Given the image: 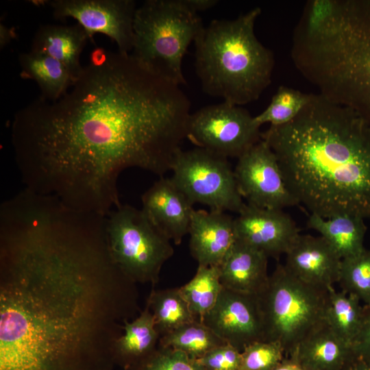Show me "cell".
<instances>
[{
    "label": "cell",
    "mask_w": 370,
    "mask_h": 370,
    "mask_svg": "<svg viewBox=\"0 0 370 370\" xmlns=\"http://www.w3.org/2000/svg\"><path fill=\"white\" fill-rule=\"evenodd\" d=\"M341 370H370V362L353 353Z\"/></svg>",
    "instance_id": "obj_35"
},
{
    "label": "cell",
    "mask_w": 370,
    "mask_h": 370,
    "mask_svg": "<svg viewBox=\"0 0 370 370\" xmlns=\"http://www.w3.org/2000/svg\"><path fill=\"white\" fill-rule=\"evenodd\" d=\"M234 171L238 191L248 204L280 210L299 205L284 182L275 154L264 140L238 158Z\"/></svg>",
    "instance_id": "obj_12"
},
{
    "label": "cell",
    "mask_w": 370,
    "mask_h": 370,
    "mask_svg": "<svg viewBox=\"0 0 370 370\" xmlns=\"http://www.w3.org/2000/svg\"><path fill=\"white\" fill-rule=\"evenodd\" d=\"M236 241L278 259L286 254L299 236V229L283 210L245 204L234 218Z\"/></svg>",
    "instance_id": "obj_14"
},
{
    "label": "cell",
    "mask_w": 370,
    "mask_h": 370,
    "mask_svg": "<svg viewBox=\"0 0 370 370\" xmlns=\"http://www.w3.org/2000/svg\"><path fill=\"white\" fill-rule=\"evenodd\" d=\"M352 354V346L325 322L306 336L290 356L304 370H341Z\"/></svg>",
    "instance_id": "obj_21"
},
{
    "label": "cell",
    "mask_w": 370,
    "mask_h": 370,
    "mask_svg": "<svg viewBox=\"0 0 370 370\" xmlns=\"http://www.w3.org/2000/svg\"><path fill=\"white\" fill-rule=\"evenodd\" d=\"M355 295L333 286L328 289L325 321L333 332L352 346L362 322L364 306Z\"/></svg>",
    "instance_id": "obj_24"
},
{
    "label": "cell",
    "mask_w": 370,
    "mask_h": 370,
    "mask_svg": "<svg viewBox=\"0 0 370 370\" xmlns=\"http://www.w3.org/2000/svg\"><path fill=\"white\" fill-rule=\"evenodd\" d=\"M222 288L219 267L198 265L195 276L180 291L195 319L201 321L216 304Z\"/></svg>",
    "instance_id": "obj_27"
},
{
    "label": "cell",
    "mask_w": 370,
    "mask_h": 370,
    "mask_svg": "<svg viewBox=\"0 0 370 370\" xmlns=\"http://www.w3.org/2000/svg\"><path fill=\"white\" fill-rule=\"evenodd\" d=\"M293 61L319 94L352 109L370 126V0H342L332 28L298 45Z\"/></svg>",
    "instance_id": "obj_4"
},
{
    "label": "cell",
    "mask_w": 370,
    "mask_h": 370,
    "mask_svg": "<svg viewBox=\"0 0 370 370\" xmlns=\"http://www.w3.org/2000/svg\"><path fill=\"white\" fill-rule=\"evenodd\" d=\"M338 283L342 291L370 305V249L342 260Z\"/></svg>",
    "instance_id": "obj_30"
},
{
    "label": "cell",
    "mask_w": 370,
    "mask_h": 370,
    "mask_svg": "<svg viewBox=\"0 0 370 370\" xmlns=\"http://www.w3.org/2000/svg\"><path fill=\"white\" fill-rule=\"evenodd\" d=\"M273 370H304L296 359L290 356H286L280 364Z\"/></svg>",
    "instance_id": "obj_37"
},
{
    "label": "cell",
    "mask_w": 370,
    "mask_h": 370,
    "mask_svg": "<svg viewBox=\"0 0 370 370\" xmlns=\"http://www.w3.org/2000/svg\"><path fill=\"white\" fill-rule=\"evenodd\" d=\"M106 217L23 190L0 207V370H113L137 317Z\"/></svg>",
    "instance_id": "obj_1"
},
{
    "label": "cell",
    "mask_w": 370,
    "mask_h": 370,
    "mask_svg": "<svg viewBox=\"0 0 370 370\" xmlns=\"http://www.w3.org/2000/svg\"><path fill=\"white\" fill-rule=\"evenodd\" d=\"M160 335L148 306L131 321H125L123 333L116 341V365L124 370H141L156 352Z\"/></svg>",
    "instance_id": "obj_19"
},
{
    "label": "cell",
    "mask_w": 370,
    "mask_h": 370,
    "mask_svg": "<svg viewBox=\"0 0 370 370\" xmlns=\"http://www.w3.org/2000/svg\"><path fill=\"white\" fill-rule=\"evenodd\" d=\"M260 127L247 110L223 101L190 113L186 138L196 147L238 158L261 140Z\"/></svg>",
    "instance_id": "obj_10"
},
{
    "label": "cell",
    "mask_w": 370,
    "mask_h": 370,
    "mask_svg": "<svg viewBox=\"0 0 370 370\" xmlns=\"http://www.w3.org/2000/svg\"><path fill=\"white\" fill-rule=\"evenodd\" d=\"M364 219L340 214L329 219L311 214L308 227L318 232L343 260L360 254L367 227Z\"/></svg>",
    "instance_id": "obj_22"
},
{
    "label": "cell",
    "mask_w": 370,
    "mask_h": 370,
    "mask_svg": "<svg viewBox=\"0 0 370 370\" xmlns=\"http://www.w3.org/2000/svg\"><path fill=\"white\" fill-rule=\"evenodd\" d=\"M241 355V370H273L286 356L278 343L263 341L247 345Z\"/></svg>",
    "instance_id": "obj_31"
},
{
    "label": "cell",
    "mask_w": 370,
    "mask_h": 370,
    "mask_svg": "<svg viewBox=\"0 0 370 370\" xmlns=\"http://www.w3.org/2000/svg\"><path fill=\"white\" fill-rule=\"evenodd\" d=\"M341 0H310L293 36V42H308L323 36L338 19Z\"/></svg>",
    "instance_id": "obj_28"
},
{
    "label": "cell",
    "mask_w": 370,
    "mask_h": 370,
    "mask_svg": "<svg viewBox=\"0 0 370 370\" xmlns=\"http://www.w3.org/2000/svg\"><path fill=\"white\" fill-rule=\"evenodd\" d=\"M171 171V180L193 205L201 204L210 210L238 214L245 205L234 171L225 157L199 147L180 149Z\"/></svg>",
    "instance_id": "obj_9"
},
{
    "label": "cell",
    "mask_w": 370,
    "mask_h": 370,
    "mask_svg": "<svg viewBox=\"0 0 370 370\" xmlns=\"http://www.w3.org/2000/svg\"><path fill=\"white\" fill-rule=\"evenodd\" d=\"M184 3L191 10L198 13L214 7L217 3V0H183Z\"/></svg>",
    "instance_id": "obj_36"
},
{
    "label": "cell",
    "mask_w": 370,
    "mask_h": 370,
    "mask_svg": "<svg viewBox=\"0 0 370 370\" xmlns=\"http://www.w3.org/2000/svg\"><path fill=\"white\" fill-rule=\"evenodd\" d=\"M21 75L38 84L43 99L56 101L62 97L75 82L66 68L48 56L29 51L18 56Z\"/></svg>",
    "instance_id": "obj_23"
},
{
    "label": "cell",
    "mask_w": 370,
    "mask_h": 370,
    "mask_svg": "<svg viewBox=\"0 0 370 370\" xmlns=\"http://www.w3.org/2000/svg\"><path fill=\"white\" fill-rule=\"evenodd\" d=\"M226 343L201 321L194 320L161 337L159 345L199 360L214 348Z\"/></svg>",
    "instance_id": "obj_26"
},
{
    "label": "cell",
    "mask_w": 370,
    "mask_h": 370,
    "mask_svg": "<svg viewBox=\"0 0 370 370\" xmlns=\"http://www.w3.org/2000/svg\"><path fill=\"white\" fill-rule=\"evenodd\" d=\"M141 370H206L197 360L186 354L160 345Z\"/></svg>",
    "instance_id": "obj_32"
},
{
    "label": "cell",
    "mask_w": 370,
    "mask_h": 370,
    "mask_svg": "<svg viewBox=\"0 0 370 370\" xmlns=\"http://www.w3.org/2000/svg\"><path fill=\"white\" fill-rule=\"evenodd\" d=\"M206 370H241V352L226 343L217 347L197 360Z\"/></svg>",
    "instance_id": "obj_33"
},
{
    "label": "cell",
    "mask_w": 370,
    "mask_h": 370,
    "mask_svg": "<svg viewBox=\"0 0 370 370\" xmlns=\"http://www.w3.org/2000/svg\"><path fill=\"white\" fill-rule=\"evenodd\" d=\"M352 349L355 355L370 362V305L364 306L362 325Z\"/></svg>",
    "instance_id": "obj_34"
},
{
    "label": "cell",
    "mask_w": 370,
    "mask_h": 370,
    "mask_svg": "<svg viewBox=\"0 0 370 370\" xmlns=\"http://www.w3.org/2000/svg\"><path fill=\"white\" fill-rule=\"evenodd\" d=\"M261 9L212 21L195 40V71L204 92L236 106L256 101L271 82L273 52L257 38Z\"/></svg>",
    "instance_id": "obj_5"
},
{
    "label": "cell",
    "mask_w": 370,
    "mask_h": 370,
    "mask_svg": "<svg viewBox=\"0 0 370 370\" xmlns=\"http://www.w3.org/2000/svg\"><path fill=\"white\" fill-rule=\"evenodd\" d=\"M200 321L240 352L264 341L263 316L256 295L223 287L216 304Z\"/></svg>",
    "instance_id": "obj_13"
},
{
    "label": "cell",
    "mask_w": 370,
    "mask_h": 370,
    "mask_svg": "<svg viewBox=\"0 0 370 370\" xmlns=\"http://www.w3.org/2000/svg\"><path fill=\"white\" fill-rule=\"evenodd\" d=\"M46 3L54 18L76 20L90 38L101 33L116 43L119 52L129 53L133 50L138 8L134 0H52Z\"/></svg>",
    "instance_id": "obj_11"
},
{
    "label": "cell",
    "mask_w": 370,
    "mask_h": 370,
    "mask_svg": "<svg viewBox=\"0 0 370 370\" xmlns=\"http://www.w3.org/2000/svg\"><path fill=\"white\" fill-rule=\"evenodd\" d=\"M286 255L285 267L301 280L325 288L338 282L342 259L322 236L299 234Z\"/></svg>",
    "instance_id": "obj_17"
},
{
    "label": "cell",
    "mask_w": 370,
    "mask_h": 370,
    "mask_svg": "<svg viewBox=\"0 0 370 370\" xmlns=\"http://www.w3.org/2000/svg\"><path fill=\"white\" fill-rule=\"evenodd\" d=\"M160 338L184 324L196 320L180 288L152 289L147 300Z\"/></svg>",
    "instance_id": "obj_25"
},
{
    "label": "cell",
    "mask_w": 370,
    "mask_h": 370,
    "mask_svg": "<svg viewBox=\"0 0 370 370\" xmlns=\"http://www.w3.org/2000/svg\"><path fill=\"white\" fill-rule=\"evenodd\" d=\"M190 110L180 86L132 54L95 47L62 97H38L15 113L11 142L25 188L107 216L121 204L122 171H171Z\"/></svg>",
    "instance_id": "obj_2"
},
{
    "label": "cell",
    "mask_w": 370,
    "mask_h": 370,
    "mask_svg": "<svg viewBox=\"0 0 370 370\" xmlns=\"http://www.w3.org/2000/svg\"><path fill=\"white\" fill-rule=\"evenodd\" d=\"M328 289L308 284L278 264L258 298L264 341L278 343L291 355L312 331L325 323Z\"/></svg>",
    "instance_id": "obj_7"
},
{
    "label": "cell",
    "mask_w": 370,
    "mask_h": 370,
    "mask_svg": "<svg viewBox=\"0 0 370 370\" xmlns=\"http://www.w3.org/2000/svg\"><path fill=\"white\" fill-rule=\"evenodd\" d=\"M111 256L135 283L155 286L164 264L172 257L171 241L149 220L142 209L121 204L106 216Z\"/></svg>",
    "instance_id": "obj_8"
},
{
    "label": "cell",
    "mask_w": 370,
    "mask_h": 370,
    "mask_svg": "<svg viewBox=\"0 0 370 370\" xmlns=\"http://www.w3.org/2000/svg\"><path fill=\"white\" fill-rule=\"evenodd\" d=\"M268 258L263 252L236 241L219 267L223 287L258 295L269 281Z\"/></svg>",
    "instance_id": "obj_18"
},
{
    "label": "cell",
    "mask_w": 370,
    "mask_h": 370,
    "mask_svg": "<svg viewBox=\"0 0 370 370\" xmlns=\"http://www.w3.org/2000/svg\"><path fill=\"white\" fill-rule=\"evenodd\" d=\"M88 39L86 30L77 23L73 25L47 24L36 32L30 51L59 61L75 81L83 69L80 56Z\"/></svg>",
    "instance_id": "obj_20"
},
{
    "label": "cell",
    "mask_w": 370,
    "mask_h": 370,
    "mask_svg": "<svg viewBox=\"0 0 370 370\" xmlns=\"http://www.w3.org/2000/svg\"><path fill=\"white\" fill-rule=\"evenodd\" d=\"M14 38V32L3 24L0 25V47L3 48Z\"/></svg>",
    "instance_id": "obj_38"
},
{
    "label": "cell",
    "mask_w": 370,
    "mask_h": 370,
    "mask_svg": "<svg viewBox=\"0 0 370 370\" xmlns=\"http://www.w3.org/2000/svg\"><path fill=\"white\" fill-rule=\"evenodd\" d=\"M189 248L198 265L219 267L236 242L234 218L225 212L194 210Z\"/></svg>",
    "instance_id": "obj_16"
},
{
    "label": "cell",
    "mask_w": 370,
    "mask_h": 370,
    "mask_svg": "<svg viewBox=\"0 0 370 370\" xmlns=\"http://www.w3.org/2000/svg\"><path fill=\"white\" fill-rule=\"evenodd\" d=\"M311 94L281 86L273 95L270 103L259 114L255 121L261 126L264 123L279 126L293 120L308 103Z\"/></svg>",
    "instance_id": "obj_29"
},
{
    "label": "cell",
    "mask_w": 370,
    "mask_h": 370,
    "mask_svg": "<svg viewBox=\"0 0 370 370\" xmlns=\"http://www.w3.org/2000/svg\"><path fill=\"white\" fill-rule=\"evenodd\" d=\"M204 27L198 14L183 0L145 1L136 12L131 54L156 75L186 84L182 60Z\"/></svg>",
    "instance_id": "obj_6"
},
{
    "label": "cell",
    "mask_w": 370,
    "mask_h": 370,
    "mask_svg": "<svg viewBox=\"0 0 370 370\" xmlns=\"http://www.w3.org/2000/svg\"><path fill=\"white\" fill-rule=\"evenodd\" d=\"M261 138L276 156L299 204L325 219H370V126L352 109L320 94L289 123Z\"/></svg>",
    "instance_id": "obj_3"
},
{
    "label": "cell",
    "mask_w": 370,
    "mask_h": 370,
    "mask_svg": "<svg viewBox=\"0 0 370 370\" xmlns=\"http://www.w3.org/2000/svg\"><path fill=\"white\" fill-rule=\"evenodd\" d=\"M142 210L152 223L175 245L188 234L193 204L171 177H160L141 197Z\"/></svg>",
    "instance_id": "obj_15"
}]
</instances>
